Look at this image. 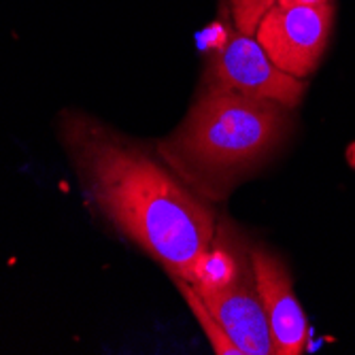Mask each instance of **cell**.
Here are the masks:
<instances>
[{
  "label": "cell",
  "mask_w": 355,
  "mask_h": 355,
  "mask_svg": "<svg viewBox=\"0 0 355 355\" xmlns=\"http://www.w3.org/2000/svg\"><path fill=\"white\" fill-rule=\"evenodd\" d=\"M60 135L96 209L173 279L191 283L193 268L217 234L211 202L157 151L85 113L64 111Z\"/></svg>",
  "instance_id": "cell-1"
},
{
  "label": "cell",
  "mask_w": 355,
  "mask_h": 355,
  "mask_svg": "<svg viewBox=\"0 0 355 355\" xmlns=\"http://www.w3.org/2000/svg\"><path fill=\"white\" fill-rule=\"evenodd\" d=\"M292 130V109L202 83L177 130L157 143L164 162L207 200H223Z\"/></svg>",
  "instance_id": "cell-2"
},
{
  "label": "cell",
  "mask_w": 355,
  "mask_h": 355,
  "mask_svg": "<svg viewBox=\"0 0 355 355\" xmlns=\"http://www.w3.org/2000/svg\"><path fill=\"white\" fill-rule=\"evenodd\" d=\"M202 83L251 98L272 101L287 109H296L306 94L304 79L277 69L257 39L243 35L236 26L225 43L211 51Z\"/></svg>",
  "instance_id": "cell-3"
},
{
  "label": "cell",
  "mask_w": 355,
  "mask_h": 355,
  "mask_svg": "<svg viewBox=\"0 0 355 355\" xmlns=\"http://www.w3.org/2000/svg\"><path fill=\"white\" fill-rule=\"evenodd\" d=\"M334 5L324 7H283L275 5L257 24L255 39L283 73L306 79L324 58L332 24Z\"/></svg>",
  "instance_id": "cell-4"
},
{
  "label": "cell",
  "mask_w": 355,
  "mask_h": 355,
  "mask_svg": "<svg viewBox=\"0 0 355 355\" xmlns=\"http://www.w3.org/2000/svg\"><path fill=\"white\" fill-rule=\"evenodd\" d=\"M193 289L219 321L225 334L230 336V340L239 347L241 355H275L270 324L260 294H257L251 264L230 285H193Z\"/></svg>",
  "instance_id": "cell-5"
},
{
  "label": "cell",
  "mask_w": 355,
  "mask_h": 355,
  "mask_svg": "<svg viewBox=\"0 0 355 355\" xmlns=\"http://www.w3.org/2000/svg\"><path fill=\"white\" fill-rule=\"evenodd\" d=\"M255 287L264 304L275 355H300L306 347V315L294 294L285 262L264 247H249Z\"/></svg>",
  "instance_id": "cell-6"
},
{
  "label": "cell",
  "mask_w": 355,
  "mask_h": 355,
  "mask_svg": "<svg viewBox=\"0 0 355 355\" xmlns=\"http://www.w3.org/2000/svg\"><path fill=\"white\" fill-rule=\"evenodd\" d=\"M251 264L249 249L228 247L225 243L213 239V245L202 253L196 268H193L191 283L200 287H223L230 285L234 279L243 275V270Z\"/></svg>",
  "instance_id": "cell-7"
},
{
  "label": "cell",
  "mask_w": 355,
  "mask_h": 355,
  "mask_svg": "<svg viewBox=\"0 0 355 355\" xmlns=\"http://www.w3.org/2000/svg\"><path fill=\"white\" fill-rule=\"evenodd\" d=\"M173 281H175L177 289L181 292L183 300L187 302L189 311L193 313V317H196L198 326H200L202 332L207 334V338H209L213 351H215L217 355H241L239 347L230 340V336L225 334V330L219 326V321L213 317V313L205 306L202 298L198 296L196 289H193V285H191L189 281H183V279H173Z\"/></svg>",
  "instance_id": "cell-8"
},
{
  "label": "cell",
  "mask_w": 355,
  "mask_h": 355,
  "mask_svg": "<svg viewBox=\"0 0 355 355\" xmlns=\"http://www.w3.org/2000/svg\"><path fill=\"white\" fill-rule=\"evenodd\" d=\"M277 5V0H228L230 7V17L236 26V30H241L243 35L253 37L257 24L264 17L266 11H270Z\"/></svg>",
  "instance_id": "cell-9"
},
{
  "label": "cell",
  "mask_w": 355,
  "mask_h": 355,
  "mask_svg": "<svg viewBox=\"0 0 355 355\" xmlns=\"http://www.w3.org/2000/svg\"><path fill=\"white\" fill-rule=\"evenodd\" d=\"M277 5H283V7H324V5H334V0H277Z\"/></svg>",
  "instance_id": "cell-10"
}]
</instances>
